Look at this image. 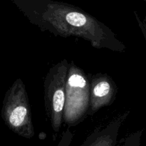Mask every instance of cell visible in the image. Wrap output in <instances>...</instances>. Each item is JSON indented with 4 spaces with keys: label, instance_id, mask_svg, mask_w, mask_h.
<instances>
[{
    "label": "cell",
    "instance_id": "obj_3",
    "mask_svg": "<svg viewBox=\"0 0 146 146\" xmlns=\"http://www.w3.org/2000/svg\"><path fill=\"white\" fill-rule=\"evenodd\" d=\"M69 62L63 59L49 68L44 78V104L46 115L56 138L63 124Z\"/></svg>",
    "mask_w": 146,
    "mask_h": 146
},
{
    "label": "cell",
    "instance_id": "obj_9",
    "mask_svg": "<svg viewBox=\"0 0 146 146\" xmlns=\"http://www.w3.org/2000/svg\"><path fill=\"white\" fill-rule=\"evenodd\" d=\"M133 13L134 15H135V19L137 21V23L138 24V27L141 29V31H142V34L143 35L144 38H145L146 42V18L144 19H142L139 17V15H138L136 11H133Z\"/></svg>",
    "mask_w": 146,
    "mask_h": 146
},
{
    "label": "cell",
    "instance_id": "obj_5",
    "mask_svg": "<svg viewBox=\"0 0 146 146\" xmlns=\"http://www.w3.org/2000/svg\"><path fill=\"white\" fill-rule=\"evenodd\" d=\"M88 77L90 92L88 115H93L101 108L113 104L118 89L115 81L108 74H88Z\"/></svg>",
    "mask_w": 146,
    "mask_h": 146
},
{
    "label": "cell",
    "instance_id": "obj_6",
    "mask_svg": "<svg viewBox=\"0 0 146 146\" xmlns=\"http://www.w3.org/2000/svg\"><path fill=\"white\" fill-rule=\"evenodd\" d=\"M129 113L125 111L104 127L98 126L80 146H116L120 129Z\"/></svg>",
    "mask_w": 146,
    "mask_h": 146
},
{
    "label": "cell",
    "instance_id": "obj_7",
    "mask_svg": "<svg viewBox=\"0 0 146 146\" xmlns=\"http://www.w3.org/2000/svg\"><path fill=\"white\" fill-rule=\"evenodd\" d=\"M143 131H137L118 142L116 146H141Z\"/></svg>",
    "mask_w": 146,
    "mask_h": 146
},
{
    "label": "cell",
    "instance_id": "obj_2",
    "mask_svg": "<svg viewBox=\"0 0 146 146\" xmlns=\"http://www.w3.org/2000/svg\"><path fill=\"white\" fill-rule=\"evenodd\" d=\"M1 117L13 133L31 139L35 135L31 107L25 84L20 78L14 81L4 96Z\"/></svg>",
    "mask_w": 146,
    "mask_h": 146
},
{
    "label": "cell",
    "instance_id": "obj_8",
    "mask_svg": "<svg viewBox=\"0 0 146 146\" xmlns=\"http://www.w3.org/2000/svg\"><path fill=\"white\" fill-rule=\"evenodd\" d=\"M74 133L69 128L64 131L61 135V138L56 146H70L74 138Z\"/></svg>",
    "mask_w": 146,
    "mask_h": 146
},
{
    "label": "cell",
    "instance_id": "obj_1",
    "mask_svg": "<svg viewBox=\"0 0 146 146\" xmlns=\"http://www.w3.org/2000/svg\"><path fill=\"white\" fill-rule=\"evenodd\" d=\"M33 25L56 36L79 37L98 49L125 52V46L103 22L81 9L54 0H11Z\"/></svg>",
    "mask_w": 146,
    "mask_h": 146
},
{
    "label": "cell",
    "instance_id": "obj_4",
    "mask_svg": "<svg viewBox=\"0 0 146 146\" xmlns=\"http://www.w3.org/2000/svg\"><path fill=\"white\" fill-rule=\"evenodd\" d=\"M90 92L88 74L73 61L69 62L63 121L76 126L88 115Z\"/></svg>",
    "mask_w": 146,
    "mask_h": 146
}]
</instances>
